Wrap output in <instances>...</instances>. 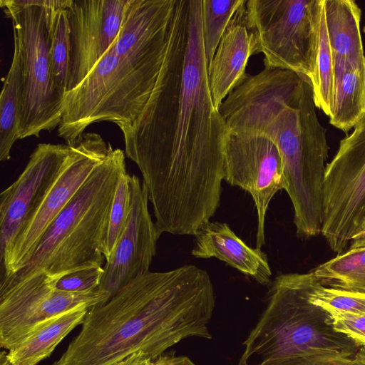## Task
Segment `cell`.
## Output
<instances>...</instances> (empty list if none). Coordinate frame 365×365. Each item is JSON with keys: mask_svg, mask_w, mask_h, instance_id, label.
Segmentation results:
<instances>
[{"mask_svg": "<svg viewBox=\"0 0 365 365\" xmlns=\"http://www.w3.org/2000/svg\"><path fill=\"white\" fill-rule=\"evenodd\" d=\"M334 97L329 123L345 133L365 117V66L334 63Z\"/></svg>", "mask_w": 365, "mask_h": 365, "instance_id": "obj_20", "label": "cell"}, {"mask_svg": "<svg viewBox=\"0 0 365 365\" xmlns=\"http://www.w3.org/2000/svg\"><path fill=\"white\" fill-rule=\"evenodd\" d=\"M22 96V71L19 46L14 39L10 68L4 78L0 96V160L11 158L14 143L19 139V123Z\"/></svg>", "mask_w": 365, "mask_h": 365, "instance_id": "obj_21", "label": "cell"}, {"mask_svg": "<svg viewBox=\"0 0 365 365\" xmlns=\"http://www.w3.org/2000/svg\"><path fill=\"white\" fill-rule=\"evenodd\" d=\"M69 0H46L50 31V59L56 89L63 98L67 92L70 63Z\"/></svg>", "mask_w": 365, "mask_h": 365, "instance_id": "obj_22", "label": "cell"}, {"mask_svg": "<svg viewBox=\"0 0 365 365\" xmlns=\"http://www.w3.org/2000/svg\"><path fill=\"white\" fill-rule=\"evenodd\" d=\"M246 2L230 21L208 68L210 90L217 110L224 99L247 78L245 68L250 57L259 53Z\"/></svg>", "mask_w": 365, "mask_h": 365, "instance_id": "obj_16", "label": "cell"}, {"mask_svg": "<svg viewBox=\"0 0 365 365\" xmlns=\"http://www.w3.org/2000/svg\"><path fill=\"white\" fill-rule=\"evenodd\" d=\"M129 182L130 215L110 259L103 265L98 287L108 292L110 297L149 272L162 235L150 214L148 192L143 182L135 175H130Z\"/></svg>", "mask_w": 365, "mask_h": 365, "instance_id": "obj_14", "label": "cell"}, {"mask_svg": "<svg viewBox=\"0 0 365 365\" xmlns=\"http://www.w3.org/2000/svg\"><path fill=\"white\" fill-rule=\"evenodd\" d=\"M223 180L250 194L257 215L256 247L261 249L265 244L269 204L275 194L285 187L283 162L277 147L264 136L228 133Z\"/></svg>", "mask_w": 365, "mask_h": 365, "instance_id": "obj_12", "label": "cell"}, {"mask_svg": "<svg viewBox=\"0 0 365 365\" xmlns=\"http://www.w3.org/2000/svg\"><path fill=\"white\" fill-rule=\"evenodd\" d=\"M127 171L125 154L110 151L55 218L27 262L1 278L0 292L36 275L58 280L71 272L102 267V243L121 175Z\"/></svg>", "mask_w": 365, "mask_h": 365, "instance_id": "obj_6", "label": "cell"}, {"mask_svg": "<svg viewBox=\"0 0 365 365\" xmlns=\"http://www.w3.org/2000/svg\"><path fill=\"white\" fill-rule=\"evenodd\" d=\"M71 146L39 143L17 180L0 195V259L36 212L62 170Z\"/></svg>", "mask_w": 365, "mask_h": 365, "instance_id": "obj_13", "label": "cell"}, {"mask_svg": "<svg viewBox=\"0 0 365 365\" xmlns=\"http://www.w3.org/2000/svg\"><path fill=\"white\" fill-rule=\"evenodd\" d=\"M215 294L195 265L148 272L87 312L78 336L55 364L115 365L141 352L154 361L191 336L211 339Z\"/></svg>", "mask_w": 365, "mask_h": 365, "instance_id": "obj_2", "label": "cell"}, {"mask_svg": "<svg viewBox=\"0 0 365 365\" xmlns=\"http://www.w3.org/2000/svg\"><path fill=\"white\" fill-rule=\"evenodd\" d=\"M363 32L365 34V26L363 28Z\"/></svg>", "mask_w": 365, "mask_h": 365, "instance_id": "obj_37", "label": "cell"}, {"mask_svg": "<svg viewBox=\"0 0 365 365\" xmlns=\"http://www.w3.org/2000/svg\"><path fill=\"white\" fill-rule=\"evenodd\" d=\"M13 23L22 71L19 139L38 138L51 132L61 120L63 98L52 74L50 31L46 0H0Z\"/></svg>", "mask_w": 365, "mask_h": 365, "instance_id": "obj_7", "label": "cell"}, {"mask_svg": "<svg viewBox=\"0 0 365 365\" xmlns=\"http://www.w3.org/2000/svg\"><path fill=\"white\" fill-rule=\"evenodd\" d=\"M365 247V231L355 236L350 242L349 249Z\"/></svg>", "mask_w": 365, "mask_h": 365, "instance_id": "obj_33", "label": "cell"}, {"mask_svg": "<svg viewBox=\"0 0 365 365\" xmlns=\"http://www.w3.org/2000/svg\"><path fill=\"white\" fill-rule=\"evenodd\" d=\"M53 365H57V364H54Z\"/></svg>", "mask_w": 365, "mask_h": 365, "instance_id": "obj_38", "label": "cell"}, {"mask_svg": "<svg viewBox=\"0 0 365 365\" xmlns=\"http://www.w3.org/2000/svg\"><path fill=\"white\" fill-rule=\"evenodd\" d=\"M352 365H365V349L360 347L351 360Z\"/></svg>", "mask_w": 365, "mask_h": 365, "instance_id": "obj_34", "label": "cell"}, {"mask_svg": "<svg viewBox=\"0 0 365 365\" xmlns=\"http://www.w3.org/2000/svg\"><path fill=\"white\" fill-rule=\"evenodd\" d=\"M103 274V266L71 272L56 284L58 289L68 292H83L98 288Z\"/></svg>", "mask_w": 365, "mask_h": 365, "instance_id": "obj_29", "label": "cell"}, {"mask_svg": "<svg viewBox=\"0 0 365 365\" xmlns=\"http://www.w3.org/2000/svg\"><path fill=\"white\" fill-rule=\"evenodd\" d=\"M364 231H365V222H364V227H363V232H364ZM360 234H361V233H360Z\"/></svg>", "mask_w": 365, "mask_h": 365, "instance_id": "obj_36", "label": "cell"}, {"mask_svg": "<svg viewBox=\"0 0 365 365\" xmlns=\"http://www.w3.org/2000/svg\"><path fill=\"white\" fill-rule=\"evenodd\" d=\"M57 281L40 274L0 292L1 348L9 351L47 319L80 307L92 308L110 297L99 288L83 292L62 291L56 288Z\"/></svg>", "mask_w": 365, "mask_h": 365, "instance_id": "obj_11", "label": "cell"}, {"mask_svg": "<svg viewBox=\"0 0 365 365\" xmlns=\"http://www.w3.org/2000/svg\"><path fill=\"white\" fill-rule=\"evenodd\" d=\"M222 116L229 133L261 135L276 145L297 235L307 239L320 234L329 146L311 83L287 69L264 68L230 94Z\"/></svg>", "mask_w": 365, "mask_h": 365, "instance_id": "obj_3", "label": "cell"}, {"mask_svg": "<svg viewBox=\"0 0 365 365\" xmlns=\"http://www.w3.org/2000/svg\"><path fill=\"white\" fill-rule=\"evenodd\" d=\"M153 365H197L185 356H175L174 354H163L153 361Z\"/></svg>", "mask_w": 365, "mask_h": 365, "instance_id": "obj_31", "label": "cell"}, {"mask_svg": "<svg viewBox=\"0 0 365 365\" xmlns=\"http://www.w3.org/2000/svg\"><path fill=\"white\" fill-rule=\"evenodd\" d=\"M287 365H352L351 360L327 356H309L295 359Z\"/></svg>", "mask_w": 365, "mask_h": 365, "instance_id": "obj_30", "label": "cell"}, {"mask_svg": "<svg viewBox=\"0 0 365 365\" xmlns=\"http://www.w3.org/2000/svg\"><path fill=\"white\" fill-rule=\"evenodd\" d=\"M320 285L312 271L277 276L237 365H287L309 356L352 360L360 346L336 332L328 312L310 301Z\"/></svg>", "mask_w": 365, "mask_h": 365, "instance_id": "obj_5", "label": "cell"}, {"mask_svg": "<svg viewBox=\"0 0 365 365\" xmlns=\"http://www.w3.org/2000/svg\"><path fill=\"white\" fill-rule=\"evenodd\" d=\"M191 255L196 258L215 257L260 284L269 286L272 270L267 255L248 246L225 222L208 221L194 235Z\"/></svg>", "mask_w": 365, "mask_h": 365, "instance_id": "obj_17", "label": "cell"}, {"mask_svg": "<svg viewBox=\"0 0 365 365\" xmlns=\"http://www.w3.org/2000/svg\"><path fill=\"white\" fill-rule=\"evenodd\" d=\"M121 131L160 232L194 235L220 206L228 135L210 90L202 0H175L155 86Z\"/></svg>", "mask_w": 365, "mask_h": 365, "instance_id": "obj_1", "label": "cell"}, {"mask_svg": "<svg viewBox=\"0 0 365 365\" xmlns=\"http://www.w3.org/2000/svg\"><path fill=\"white\" fill-rule=\"evenodd\" d=\"M245 0H202V31L208 68L233 15Z\"/></svg>", "mask_w": 365, "mask_h": 365, "instance_id": "obj_25", "label": "cell"}, {"mask_svg": "<svg viewBox=\"0 0 365 365\" xmlns=\"http://www.w3.org/2000/svg\"><path fill=\"white\" fill-rule=\"evenodd\" d=\"M324 11L334 63L364 66L361 8L354 0H324Z\"/></svg>", "mask_w": 365, "mask_h": 365, "instance_id": "obj_18", "label": "cell"}, {"mask_svg": "<svg viewBox=\"0 0 365 365\" xmlns=\"http://www.w3.org/2000/svg\"><path fill=\"white\" fill-rule=\"evenodd\" d=\"M365 222V117L341 139L327 164L321 234L334 252L348 250Z\"/></svg>", "mask_w": 365, "mask_h": 365, "instance_id": "obj_9", "label": "cell"}, {"mask_svg": "<svg viewBox=\"0 0 365 365\" xmlns=\"http://www.w3.org/2000/svg\"><path fill=\"white\" fill-rule=\"evenodd\" d=\"M323 0H247L264 68L288 69L312 79Z\"/></svg>", "mask_w": 365, "mask_h": 365, "instance_id": "obj_8", "label": "cell"}, {"mask_svg": "<svg viewBox=\"0 0 365 365\" xmlns=\"http://www.w3.org/2000/svg\"><path fill=\"white\" fill-rule=\"evenodd\" d=\"M334 60L324 11L320 17L318 49L313 76L310 80L316 108L329 117L334 97Z\"/></svg>", "mask_w": 365, "mask_h": 365, "instance_id": "obj_24", "label": "cell"}, {"mask_svg": "<svg viewBox=\"0 0 365 365\" xmlns=\"http://www.w3.org/2000/svg\"><path fill=\"white\" fill-rule=\"evenodd\" d=\"M71 146L66 162L43 202L0 259L1 278L14 274L27 262L50 225L113 148L96 133H84Z\"/></svg>", "mask_w": 365, "mask_h": 365, "instance_id": "obj_10", "label": "cell"}, {"mask_svg": "<svg viewBox=\"0 0 365 365\" xmlns=\"http://www.w3.org/2000/svg\"><path fill=\"white\" fill-rule=\"evenodd\" d=\"M175 0H128L118 35L86 78L62 101L58 135L73 145L91 125L121 130L138 118L163 61Z\"/></svg>", "mask_w": 365, "mask_h": 365, "instance_id": "obj_4", "label": "cell"}, {"mask_svg": "<svg viewBox=\"0 0 365 365\" xmlns=\"http://www.w3.org/2000/svg\"><path fill=\"white\" fill-rule=\"evenodd\" d=\"M130 175L124 172L118 180L114 194L108 225L102 243L105 260L110 259L126 225L130 211Z\"/></svg>", "mask_w": 365, "mask_h": 365, "instance_id": "obj_26", "label": "cell"}, {"mask_svg": "<svg viewBox=\"0 0 365 365\" xmlns=\"http://www.w3.org/2000/svg\"><path fill=\"white\" fill-rule=\"evenodd\" d=\"M123 362H124V360H123L122 361L116 364L115 365H123Z\"/></svg>", "mask_w": 365, "mask_h": 365, "instance_id": "obj_35", "label": "cell"}, {"mask_svg": "<svg viewBox=\"0 0 365 365\" xmlns=\"http://www.w3.org/2000/svg\"><path fill=\"white\" fill-rule=\"evenodd\" d=\"M123 365H153V361L141 352H138L125 359Z\"/></svg>", "mask_w": 365, "mask_h": 365, "instance_id": "obj_32", "label": "cell"}, {"mask_svg": "<svg viewBox=\"0 0 365 365\" xmlns=\"http://www.w3.org/2000/svg\"><path fill=\"white\" fill-rule=\"evenodd\" d=\"M312 271L324 287L365 293V247L348 249Z\"/></svg>", "mask_w": 365, "mask_h": 365, "instance_id": "obj_23", "label": "cell"}, {"mask_svg": "<svg viewBox=\"0 0 365 365\" xmlns=\"http://www.w3.org/2000/svg\"><path fill=\"white\" fill-rule=\"evenodd\" d=\"M128 0H69L67 92L76 88L117 38ZM66 92V93H67Z\"/></svg>", "mask_w": 365, "mask_h": 365, "instance_id": "obj_15", "label": "cell"}, {"mask_svg": "<svg viewBox=\"0 0 365 365\" xmlns=\"http://www.w3.org/2000/svg\"><path fill=\"white\" fill-rule=\"evenodd\" d=\"M328 312L334 329L351 340L359 346L365 349V314H352L324 309Z\"/></svg>", "mask_w": 365, "mask_h": 365, "instance_id": "obj_28", "label": "cell"}, {"mask_svg": "<svg viewBox=\"0 0 365 365\" xmlns=\"http://www.w3.org/2000/svg\"><path fill=\"white\" fill-rule=\"evenodd\" d=\"M90 309L80 307L44 321L10 349L8 357L14 365H36L48 357L73 329L83 323Z\"/></svg>", "mask_w": 365, "mask_h": 365, "instance_id": "obj_19", "label": "cell"}, {"mask_svg": "<svg viewBox=\"0 0 365 365\" xmlns=\"http://www.w3.org/2000/svg\"><path fill=\"white\" fill-rule=\"evenodd\" d=\"M310 301L323 309L365 314V293L324 287L322 284L310 295Z\"/></svg>", "mask_w": 365, "mask_h": 365, "instance_id": "obj_27", "label": "cell"}]
</instances>
